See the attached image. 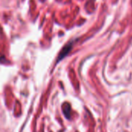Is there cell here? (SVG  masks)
Here are the masks:
<instances>
[{
	"instance_id": "obj_1",
	"label": "cell",
	"mask_w": 132,
	"mask_h": 132,
	"mask_svg": "<svg viewBox=\"0 0 132 132\" xmlns=\"http://www.w3.org/2000/svg\"><path fill=\"white\" fill-rule=\"evenodd\" d=\"M73 42H70V43H68L63 49L62 50L60 51V53H59V56L57 57V60H56V63H58L61 60H63L66 56L68 55V53L71 51L72 50V47H73Z\"/></svg>"
},
{
	"instance_id": "obj_2",
	"label": "cell",
	"mask_w": 132,
	"mask_h": 132,
	"mask_svg": "<svg viewBox=\"0 0 132 132\" xmlns=\"http://www.w3.org/2000/svg\"><path fill=\"white\" fill-rule=\"evenodd\" d=\"M63 114L65 115V117L67 118V119H70V106L69 104H66L64 106H63Z\"/></svg>"
}]
</instances>
